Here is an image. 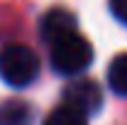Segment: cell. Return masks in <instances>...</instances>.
<instances>
[{
    "instance_id": "cell-5",
    "label": "cell",
    "mask_w": 127,
    "mask_h": 125,
    "mask_svg": "<svg viewBox=\"0 0 127 125\" xmlns=\"http://www.w3.org/2000/svg\"><path fill=\"white\" fill-rule=\"evenodd\" d=\"M34 123V108L27 101L10 98L0 103V125H32Z\"/></svg>"
},
{
    "instance_id": "cell-4",
    "label": "cell",
    "mask_w": 127,
    "mask_h": 125,
    "mask_svg": "<svg viewBox=\"0 0 127 125\" xmlns=\"http://www.w3.org/2000/svg\"><path fill=\"white\" fill-rule=\"evenodd\" d=\"M73 32H76V17L66 7H51V10H47L44 17H42V22H39V34L49 44L59 42L64 37L73 34Z\"/></svg>"
},
{
    "instance_id": "cell-6",
    "label": "cell",
    "mask_w": 127,
    "mask_h": 125,
    "mask_svg": "<svg viewBox=\"0 0 127 125\" xmlns=\"http://www.w3.org/2000/svg\"><path fill=\"white\" fill-rule=\"evenodd\" d=\"M108 86L112 88V93L127 96V52L117 54L108 66Z\"/></svg>"
},
{
    "instance_id": "cell-7",
    "label": "cell",
    "mask_w": 127,
    "mask_h": 125,
    "mask_svg": "<svg viewBox=\"0 0 127 125\" xmlns=\"http://www.w3.org/2000/svg\"><path fill=\"white\" fill-rule=\"evenodd\" d=\"M44 125H88V118H86L83 113H78L76 108L61 103L59 108H54L47 115Z\"/></svg>"
},
{
    "instance_id": "cell-8",
    "label": "cell",
    "mask_w": 127,
    "mask_h": 125,
    "mask_svg": "<svg viewBox=\"0 0 127 125\" xmlns=\"http://www.w3.org/2000/svg\"><path fill=\"white\" fill-rule=\"evenodd\" d=\"M110 12L115 15V20L127 25V0H110Z\"/></svg>"
},
{
    "instance_id": "cell-3",
    "label": "cell",
    "mask_w": 127,
    "mask_h": 125,
    "mask_svg": "<svg viewBox=\"0 0 127 125\" xmlns=\"http://www.w3.org/2000/svg\"><path fill=\"white\" fill-rule=\"evenodd\" d=\"M64 103L88 118L103 108V91L93 78H73L64 88Z\"/></svg>"
},
{
    "instance_id": "cell-1",
    "label": "cell",
    "mask_w": 127,
    "mask_h": 125,
    "mask_svg": "<svg viewBox=\"0 0 127 125\" xmlns=\"http://www.w3.org/2000/svg\"><path fill=\"white\" fill-rule=\"evenodd\" d=\"M39 76V59L27 44H5L0 49V78L10 88H27Z\"/></svg>"
},
{
    "instance_id": "cell-2",
    "label": "cell",
    "mask_w": 127,
    "mask_h": 125,
    "mask_svg": "<svg viewBox=\"0 0 127 125\" xmlns=\"http://www.w3.org/2000/svg\"><path fill=\"white\" fill-rule=\"evenodd\" d=\"M49 62H51V69L61 76H78L93 62V47L86 37L73 32L51 44Z\"/></svg>"
}]
</instances>
